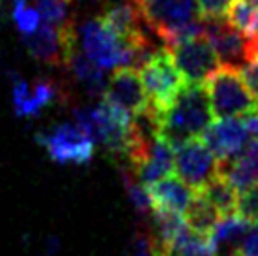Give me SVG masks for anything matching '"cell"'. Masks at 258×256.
I'll return each mask as SVG.
<instances>
[{"instance_id": "obj_1", "label": "cell", "mask_w": 258, "mask_h": 256, "mask_svg": "<svg viewBox=\"0 0 258 256\" xmlns=\"http://www.w3.org/2000/svg\"><path fill=\"white\" fill-rule=\"evenodd\" d=\"M157 113V134L164 136L168 142L177 143L188 138L202 136V132L213 121L211 106L204 83H183L179 93L162 111Z\"/></svg>"}, {"instance_id": "obj_20", "label": "cell", "mask_w": 258, "mask_h": 256, "mask_svg": "<svg viewBox=\"0 0 258 256\" xmlns=\"http://www.w3.org/2000/svg\"><path fill=\"white\" fill-rule=\"evenodd\" d=\"M219 219H221V215L217 213L215 207L211 206L200 192H194L192 202L188 204L185 211V221L188 228L196 234L209 235Z\"/></svg>"}, {"instance_id": "obj_15", "label": "cell", "mask_w": 258, "mask_h": 256, "mask_svg": "<svg viewBox=\"0 0 258 256\" xmlns=\"http://www.w3.org/2000/svg\"><path fill=\"white\" fill-rule=\"evenodd\" d=\"M217 173L228 181L237 192L247 190L258 183V140L245 145V149L237 157L230 160H219Z\"/></svg>"}, {"instance_id": "obj_19", "label": "cell", "mask_w": 258, "mask_h": 256, "mask_svg": "<svg viewBox=\"0 0 258 256\" xmlns=\"http://www.w3.org/2000/svg\"><path fill=\"white\" fill-rule=\"evenodd\" d=\"M226 21L247 40L258 38V6L249 0H232L226 10Z\"/></svg>"}, {"instance_id": "obj_12", "label": "cell", "mask_w": 258, "mask_h": 256, "mask_svg": "<svg viewBox=\"0 0 258 256\" xmlns=\"http://www.w3.org/2000/svg\"><path fill=\"white\" fill-rule=\"evenodd\" d=\"M200 138L217 160H230L237 157L249 143V132L245 128L243 119L239 117L217 119L209 122Z\"/></svg>"}, {"instance_id": "obj_34", "label": "cell", "mask_w": 258, "mask_h": 256, "mask_svg": "<svg viewBox=\"0 0 258 256\" xmlns=\"http://www.w3.org/2000/svg\"><path fill=\"white\" fill-rule=\"evenodd\" d=\"M0 14H2V0H0Z\"/></svg>"}, {"instance_id": "obj_35", "label": "cell", "mask_w": 258, "mask_h": 256, "mask_svg": "<svg viewBox=\"0 0 258 256\" xmlns=\"http://www.w3.org/2000/svg\"><path fill=\"white\" fill-rule=\"evenodd\" d=\"M230 256H239V254H236V252H232V254H230Z\"/></svg>"}, {"instance_id": "obj_11", "label": "cell", "mask_w": 258, "mask_h": 256, "mask_svg": "<svg viewBox=\"0 0 258 256\" xmlns=\"http://www.w3.org/2000/svg\"><path fill=\"white\" fill-rule=\"evenodd\" d=\"M102 98L113 102L115 106L126 109L132 117L142 113L149 106V98L144 89L142 78L136 68L132 66H121L115 68L111 78L106 83Z\"/></svg>"}, {"instance_id": "obj_13", "label": "cell", "mask_w": 258, "mask_h": 256, "mask_svg": "<svg viewBox=\"0 0 258 256\" xmlns=\"http://www.w3.org/2000/svg\"><path fill=\"white\" fill-rule=\"evenodd\" d=\"M60 87L53 79L38 78L34 83L15 78L12 87V104L17 117H36L43 107L60 98Z\"/></svg>"}, {"instance_id": "obj_22", "label": "cell", "mask_w": 258, "mask_h": 256, "mask_svg": "<svg viewBox=\"0 0 258 256\" xmlns=\"http://www.w3.org/2000/svg\"><path fill=\"white\" fill-rule=\"evenodd\" d=\"M121 179H122V185H124V190H126V196H128L132 207H134L142 217L151 215L153 206H151L147 186H145L144 183H140L136 179V175L132 173V170H128V168H121Z\"/></svg>"}, {"instance_id": "obj_18", "label": "cell", "mask_w": 258, "mask_h": 256, "mask_svg": "<svg viewBox=\"0 0 258 256\" xmlns=\"http://www.w3.org/2000/svg\"><path fill=\"white\" fill-rule=\"evenodd\" d=\"M196 192H200L202 196L215 207L217 213L221 217L237 213V190L219 173L213 175L200 190Z\"/></svg>"}, {"instance_id": "obj_27", "label": "cell", "mask_w": 258, "mask_h": 256, "mask_svg": "<svg viewBox=\"0 0 258 256\" xmlns=\"http://www.w3.org/2000/svg\"><path fill=\"white\" fill-rule=\"evenodd\" d=\"M236 254L239 256H258V222L251 224L247 234L239 239L236 247Z\"/></svg>"}, {"instance_id": "obj_17", "label": "cell", "mask_w": 258, "mask_h": 256, "mask_svg": "<svg viewBox=\"0 0 258 256\" xmlns=\"http://www.w3.org/2000/svg\"><path fill=\"white\" fill-rule=\"evenodd\" d=\"M64 66L72 72L74 78L78 79L81 85L87 87L89 94H93V96L104 94V89H106L108 79L104 78V72H102L100 66H96L83 51H79L78 47H74V49L66 55Z\"/></svg>"}, {"instance_id": "obj_25", "label": "cell", "mask_w": 258, "mask_h": 256, "mask_svg": "<svg viewBox=\"0 0 258 256\" xmlns=\"http://www.w3.org/2000/svg\"><path fill=\"white\" fill-rule=\"evenodd\" d=\"M34 2H36V10L40 12V17L45 23H51V25L66 23L70 0H34Z\"/></svg>"}, {"instance_id": "obj_33", "label": "cell", "mask_w": 258, "mask_h": 256, "mask_svg": "<svg viewBox=\"0 0 258 256\" xmlns=\"http://www.w3.org/2000/svg\"><path fill=\"white\" fill-rule=\"evenodd\" d=\"M130 2H134V4H138V2H142V0H130Z\"/></svg>"}, {"instance_id": "obj_10", "label": "cell", "mask_w": 258, "mask_h": 256, "mask_svg": "<svg viewBox=\"0 0 258 256\" xmlns=\"http://www.w3.org/2000/svg\"><path fill=\"white\" fill-rule=\"evenodd\" d=\"M204 38L211 43L219 60L224 64L239 68L237 64H243L251 58V40H247L241 32H237L226 21V17L204 19Z\"/></svg>"}, {"instance_id": "obj_31", "label": "cell", "mask_w": 258, "mask_h": 256, "mask_svg": "<svg viewBox=\"0 0 258 256\" xmlns=\"http://www.w3.org/2000/svg\"><path fill=\"white\" fill-rule=\"evenodd\" d=\"M252 58H258V38L251 40V58L249 60H252Z\"/></svg>"}, {"instance_id": "obj_23", "label": "cell", "mask_w": 258, "mask_h": 256, "mask_svg": "<svg viewBox=\"0 0 258 256\" xmlns=\"http://www.w3.org/2000/svg\"><path fill=\"white\" fill-rule=\"evenodd\" d=\"M215 243L211 241L209 235H202L196 232H188V234L181 239V243L175 247L173 254L177 256H217Z\"/></svg>"}, {"instance_id": "obj_28", "label": "cell", "mask_w": 258, "mask_h": 256, "mask_svg": "<svg viewBox=\"0 0 258 256\" xmlns=\"http://www.w3.org/2000/svg\"><path fill=\"white\" fill-rule=\"evenodd\" d=\"M200 17L209 19V17H224L232 0H196Z\"/></svg>"}, {"instance_id": "obj_7", "label": "cell", "mask_w": 258, "mask_h": 256, "mask_svg": "<svg viewBox=\"0 0 258 256\" xmlns=\"http://www.w3.org/2000/svg\"><path fill=\"white\" fill-rule=\"evenodd\" d=\"M136 6L144 23L160 40L200 17L196 0H142Z\"/></svg>"}, {"instance_id": "obj_3", "label": "cell", "mask_w": 258, "mask_h": 256, "mask_svg": "<svg viewBox=\"0 0 258 256\" xmlns=\"http://www.w3.org/2000/svg\"><path fill=\"white\" fill-rule=\"evenodd\" d=\"M81 51L102 70L132 66L138 70V51L109 30L100 17L85 21L79 27Z\"/></svg>"}, {"instance_id": "obj_2", "label": "cell", "mask_w": 258, "mask_h": 256, "mask_svg": "<svg viewBox=\"0 0 258 256\" xmlns=\"http://www.w3.org/2000/svg\"><path fill=\"white\" fill-rule=\"evenodd\" d=\"M204 83L213 119L243 117L258 107V98L251 93L236 66H219Z\"/></svg>"}, {"instance_id": "obj_16", "label": "cell", "mask_w": 258, "mask_h": 256, "mask_svg": "<svg viewBox=\"0 0 258 256\" xmlns=\"http://www.w3.org/2000/svg\"><path fill=\"white\" fill-rule=\"evenodd\" d=\"M149 192L151 206L160 207V209H170V211H177V213L185 215L188 204L194 198V188L186 185L185 181L175 177H162L147 185Z\"/></svg>"}, {"instance_id": "obj_30", "label": "cell", "mask_w": 258, "mask_h": 256, "mask_svg": "<svg viewBox=\"0 0 258 256\" xmlns=\"http://www.w3.org/2000/svg\"><path fill=\"white\" fill-rule=\"evenodd\" d=\"M245 128H247V132L251 136H254L258 140V107L254 109V111H251V113H247L245 115Z\"/></svg>"}, {"instance_id": "obj_14", "label": "cell", "mask_w": 258, "mask_h": 256, "mask_svg": "<svg viewBox=\"0 0 258 256\" xmlns=\"http://www.w3.org/2000/svg\"><path fill=\"white\" fill-rule=\"evenodd\" d=\"M173 160H175L173 143L168 142L164 136L157 134L147 145L144 157L140 158L130 170L140 183H144L147 186L158 179L168 177L173 171Z\"/></svg>"}, {"instance_id": "obj_9", "label": "cell", "mask_w": 258, "mask_h": 256, "mask_svg": "<svg viewBox=\"0 0 258 256\" xmlns=\"http://www.w3.org/2000/svg\"><path fill=\"white\" fill-rule=\"evenodd\" d=\"M164 49L170 53L185 83H204L219 68V62H221L215 49L204 36L186 40L172 47H164Z\"/></svg>"}, {"instance_id": "obj_6", "label": "cell", "mask_w": 258, "mask_h": 256, "mask_svg": "<svg viewBox=\"0 0 258 256\" xmlns=\"http://www.w3.org/2000/svg\"><path fill=\"white\" fill-rule=\"evenodd\" d=\"M21 40L34 60L47 66H64L66 55L78 45V32L68 21L62 25L43 21L34 32L23 34Z\"/></svg>"}, {"instance_id": "obj_26", "label": "cell", "mask_w": 258, "mask_h": 256, "mask_svg": "<svg viewBox=\"0 0 258 256\" xmlns=\"http://www.w3.org/2000/svg\"><path fill=\"white\" fill-rule=\"evenodd\" d=\"M237 213L251 222H258V183L237 194Z\"/></svg>"}, {"instance_id": "obj_21", "label": "cell", "mask_w": 258, "mask_h": 256, "mask_svg": "<svg viewBox=\"0 0 258 256\" xmlns=\"http://www.w3.org/2000/svg\"><path fill=\"white\" fill-rule=\"evenodd\" d=\"M252 222L249 219H245L243 215L232 213L221 217L217 224L213 226V230L209 232L211 241L215 243L217 247L221 245H237L239 239L247 234V230L251 228Z\"/></svg>"}, {"instance_id": "obj_8", "label": "cell", "mask_w": 258, "mask_h": 256, "mask_svg": "<svg viewBox=\"0 0 258 256\" xmlns=\"http://www.w3.org/2000/svg\"><path fill=\"white\" fill-rule=\"evenodd\" d=\"M217 164L219 160L202 142L200 136L175 145L173 170L177 171L181 181H185L194 190H200L209 179L217 175Z\"/></svg>"}, {"instance_id": "obj_24", "label": "cell", "mask_w": 258, "mask_h": 256, "mask_svg": "<svg viewBox=\"0 0 258 256\" xmlns=\"http://www.w3.org/2000/svg\"><path fill=\"white\" fill-rule=\"evenodd\" d=\"M14 23L17 30L23 34H30V32H34V30L40 27V21H42V17H40V12H38L36 8H32L27 4V0H14Z\"/></svg>"}, {"instance_id": "obj_29", "label": "cell", "mask_w": 258, "mask_h": 256, "mask_svg": "<svg viewBox=\"0 0 258 256\" xmlns=\"http://www.w3.org/2000/svg\"><path fill=\"white\" fill-rule=\"evenodd\" d=\"M239 72H241V78L247 83V87L251 89V93L258 98V58L247 60L245 66L239 68Z\"/></svg>"}, {"instance_id": "obj_4", "label": "cell", "mask_w": 258, "mask_h": 256, "mask_svg": "<svg viewBox=\"0 0 258 256\" xmlns=\"http://www.w3.org/2000/svg\"><path fill=\"white\" fill-rule=\"evenodd\" d=\"M138 74L142 78L144 89L149 98V106L155 111H162L185 83V79L175 68L170 53L166 49L155 51L138 68Z\"/></svg>"}, {"instance_id": "obj_32", "label": "cell", "mask_w": 258, "mask_h": 256, "mask_svg": "<svg viewBox=\"0 0 258 256\" xmlns=\"http://www.w3.org/2000/svg\"><path fill=\"white\" fill-rule=\"evenodd\" d=\"M249 2H252V4H256L258 6V0H249Z\"/></svg>"}, {"instance_id": "obj_5", "label": "cell", "mask_w": 258, "mask_h": 256, "mask_svg": "<svg viewBox=\"0 0 258 256\" xmlns=\"http://www.w3.org/2000/svg\"><path fill=\"white\" fill-rule=\"evenodd\" d=\"M36 142L47 151L51 160L60 166H87L94 157V142L72 122H62L51 130L38 132Z\"/></svg>"}]
</instances>
